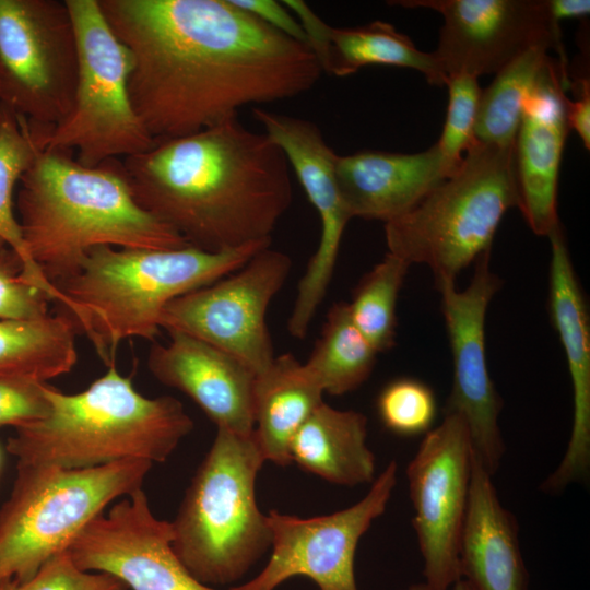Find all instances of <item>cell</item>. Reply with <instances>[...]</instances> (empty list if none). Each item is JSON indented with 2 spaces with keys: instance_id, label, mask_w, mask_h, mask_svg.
Masks as SVG:
<instances>
[{
  "instance_id": "obj_1",
  "label": "cell",
  "mask_w": 590,
  "mask_h": 590,
  "mask_svg": "<svg viewBox=\"0 0 590 590\" xmlns=\"http://www.w3.org/2000/svg\"><path fill=\"white\" fill-rule=\"evenodd\" d=\"M128 48L129 94L154 142L196 133L250 104L309 91L322 70L304 43L231 0H98Z\"/></svg>"
},
{
  "instance_id": "obj_2",
  "label": "cell",
  "mask_w": 590,
  "mask_h": 590,
  "mask_svg": "<svg viewBox=\"0 0 590 590\" xmlns=\"http://www.w3.org/2000/svg\"><path fill=\"white\" fill-rule=\"evenodd\" d=\"M121 160L139 206L206 251L271 240L293 199L282 150L237 116Z\"/></svg>"
},
{
  "instance_id": "obj_3",
  "label": "cell",
  "mask_w": 590,
  "mask_h": 590,
  "mask_svg": "<svg viewBox=\"0 0 590 590\" xmlns=\"http://www.w3.org/2000/svg\"><path fill=\"white\" fill-rule=\"evenodd\" d=\"M19 223L46 279L76 273L97 246L174 249L188 246L133 199L121 158L80 164L72 151L45 149L20 179Z\"/></svg>"
},
{
  "instance_id": "obj_4",
  "label": "cell",
  "mask_w": 590,
  "mask_h": 590,
  "mask_svg": "<svg viewBox=\"0 0 590 590\" xmlns=\"http://www.w3.org/2000/svg\"><path fill=\"white\" fill-rule=\"evenodd\" d=\"M270 244L221 251L190 245L174 249L97 246L86 252L75 274L55 285L61 293L58 314L86 337L109 367L125 340L156 337L169 302L235 272Z\"/></svg>"
},
{
  "instance_id": "obj_5",
  "label": "cell",
  "mask_w": 590,
  "mask_h": 590,
  "mask_svg": "<svg viewBox=\"0 0 590 590\" xmlns=\"http://www.w3.org/2000/svg\"><path fill=\"white\" fill-rule=\"evenodd\" d=\"M45 417L15 428L16 464L87 469L123 460L164 462L193 429L182 403L141 394L116 365L78 393L44 387Z\"/></svg>"
},
{
  "instance_id": "obj_6",
  "label": "cell",
  "mask_w": 590,
  "mask_h": 590,
  "mask_svg": "<svg viewBox=\"0 0 590 590\" xmlns=\"http://www.w3.org/2000/svg\"><path fill=\"white\" fill-rule=\"evenodd\" d=\"M264 462L253 433L216 428L170 521L173 550L198 581L235 582L271 548L268 516L256 500Z\"/></svg>"
},
{
  "instance_id": "obj_7",
  "label": "cell",
  "mask_w": 590,
  "mask_h": 590,
  "mask_svg": "<svg viewBox=\"0 0 590 590\" xmlns=\"http://www.w3.org/2000/svg\"><path fill=\"white\" fill-rule=\"evenodd\" d=\"M514 145L473 142L453 175L403 215L385 223L388 252L426 264L436 286L491 251L504 214L518 204Z\"/></svg>"
},
{
  "instance_id": "obj_8",
  "label": "cell",
  "mask_w": 590,
  "mask_h": 590,
  "mask_svg": "<svg viewBox=\"0 0 590 590\" xmlns=\"http://www.w3.org/2000/svg\"><path fill=\"white\" fill-rule=\"evenodd\" d=\"M152 467L144 460L87 469L16 464L0 508V581L33 577L107 506L142 488Z\"/></svg>"
},
{
  "instance_id": "obj_9",
  "label": "cell",
  "mask_w": 590,
  "mask_h": 590,
  "mask_svg": "<svg viewBox=\"0 0 590 590\" xmlns=\"http://www.w3.org/2000/svg\"><path fill=\"white\" fill-rule=\"evenodd\" d=\"M79 51L74 103L46 149L69 150L88 167L150 150L154 140L129 94L132 59L104 17L98 0H66Z\"/></svg>"
},
{
  "instance_id": "obj_10",
  "label": "cell",
  "mask_w": 590,
  "mask_h": 590,
  "mask_svg": "<svg viewBox=\"0 0 590 590\" xmlns=\"http://www.w3.org/2000/svg\"><path fill=\"white\" fill-rule=\"evenodd\" d=\"M79 51L66 0H0V99L55 128L70 114Z\"/></svg>"
},
{
  "instance_id": "obj_11",
  "label": "cell",
  "mask_w": 590,
  "mask_h": 590,
  "mask_svg": "<svg viewBox=\"0 0 590 590\" xmlns=\"http://www.w3.org/2000/svg\"><path fill=\"white\" fill-rule=\"evenodd\" d=\"M291 267L286 253L263 248L235 272L169 302L160 327L209 343L258 375L275 357L267 312Z\"/></svg>"
},
{
  "instance_id": "obj_12",
  "label": "cell",
  "mask_w": 590,
  "mask_h": 590,
  "mask_svg": "<svg viewBox=\"0 0 590 590\" xmlns=\"http://www.w3.org/2000/svg\"><path fill=\"white\" fill-rule=\"evenodd\" d=\"M472 455L464 420L445 413L441 423L425 433L405 470L427 590H449L461 579L459 550Z\"/></svg>"
},
{
  "instance_id": "obj_13",
  "label": "cell",
  "mask_w": 590,
  "mask_h": 590,
  "mask_svg": "<svg viewBox=\"0 0 590 590\" xmlns=\"http://www.w3.org/2000/svg\"><path fill=\"white\" fill-rule=\"evenodd\" d=\"M397 473V462L391 460L359 502L329 515L300 518L271 510L267 515L272 534L269 562L255 578L229 590H274L297 576L311 579L319 590H358L356 548L386 511Z\"/></svg>"
},
{
  "instance_id": "obj_14",
  "label": "cell",
  "mask_w": 590,
  "mask_h": 590,
  "mask_svg": "<svg viewBox=\"0 0 590 590\" xmlns=\"http://www.w3.org/2000/svg\"><path fill=\"white\" fill-rule=\"evenodd\" d=\"M404 8H425L441 14L444 24L433 51L445 80L448 75L498 72L530 48L556 49L566 63L559 24L546 0H404Z\"/></svg>"
},
{
  "instance_id": "obj_15",
  "label": "cell",
  "mask_w": 590,
  "mask_h": 590,
  "mask_svg": "<svg viewBox=\"0 0 590 590\" xmlns=\"http://www.w3.org/2000/svg\"><path fill=\"white\" fill-rule=\"evenodd\" d=\"M500 284L486 251L475 261L465 290L458 291L455 283L437 286L453 367L445 413L464 420L473 453L491 475L498 471L506 450L498 423L503 400L491 379L485 353V317Z\"/></svg>"
},
{
  "instance_id": "obj_16",
  "label": "cell",
  "mask_w": 590,
  "mask_h": 590,
  "mask_svg": "<svg viewBox=\"0 0 590 590\" xmlns=\"http://www.w3.org/2000/svg\"><path fill=\"white\" fill-rule=\"evenodd\" d=\"M172 541L170 522L155 517L139 488L90 521L67 552L82 570L110 575L128 590H217L188 571Z\"/></svg>"
},
{
  "instance_id": "obj_17",
  "label": "cell",
  "mask_w": 590,
  "mask_h": 590,
  "mask_svg": "<svg viewBox=\"0 0 590 590\" xmlns=\"http://www.w3.org/2000/svg\"><path fill=\"white\" fill-rule=\"evenodd\" d=\"M252 113L262 125L264 134L284 153L320 219L319 244L298 282L287 320L290 334L305 339L327 294L342 236L351 220L338 187V154L312 121L260 108H253Z\"/></svg>"
},
{
  "instance_id": "obj_18",
  "label": "cell",
  "mask_w": 590,
  "mask_h": 590,
  "mask_svg": "<svg viewBox=\"0 0 590 590\" xmlns=\"http://www.w3.org/2000/svg\"><path fill=\"white\" fill-rule=\"evenodd\" d=\"M566 83V64L551 59L524 104L514 143L517 208L540 236H548L559 226L557 186L569 131Z\"/></svg>"
},
{
  "instance_id": "obj_19",
  "label": "cell",
  "mask_w": 590,
  "mask_h": 590,
  "mask_svg": "<svg viewBox=\"0 0 590 590\" xmlns=\"http://www.w3.org/2000/svg\"><path fill=\"white\" fill-rule=\"evenodd\" d=\"M550 314L564 347L573 386V425L567 449L541 489L559 494L588 479L590 468V327L585 297L560 229L548 236Z\"/></svg>"
},
{
  "instance_id": "obj_20",
  "label": "cell",
  "mask_w": 590,
  "mask_h": 590,
  "mask_svg": "<svg viewBox=\"0 0 590 590\" xmlns=\"http://www.w3.org/2000/svg\"><path fill=\"white\" fill-rule=\"evenodd\" d=\"M165 344H154L148 367L163 385L188 396L216 425L240 435L255 428L256 375L238 359L199 339L168 332Z\"/></svg>"
},
{
  "instance_id": "obj_21",
  "label": "cell",
  "mask_w": 590,
  "mask_h": 590,
  "mask_svg": "<svg viewBox=\"0 0 590 590\" xmlns=\"http://www.w3.org/2000/svg\"><path fill=\"white\" fill-rule=\"evenodd\" d=\"M458 168L436 143L418 153L365 151L338 155L335 161L338 187L351 219L385 223L409 212Z\"/></svg>"
},
{
  "instance_id": "obj_22",
  "label": "cell",
  "mask_w": 590,
  "mask_h": 590,
  "mask_svg": "<svg viewBox=\"0 0 590 590\" xmlns=\"http://www.w3.org/2000/svg\"><path fill=\"white\" fill-rule=\"evenodd\" d=\"M492 476L473 453L459 550L461 578L473 590H528L519 526L502 504Z\"/></svg>"
},
{
  "instance_id": "obj_23",
  "label": "cell",
  "mask_w": 590,
  "mask_h": 590,
  "mask_svg": "<svg viewBox=\"0 0 590 590\" xmlns=\"http://www.w3.org/2000/svg\"><path fill=\"white\" fill-rule=\"evenodd\" d=\"M291 461L323 480L353 487L375 480L376 458L367 445V417L322 402L295 434Z\"/></svg>"
},
{
  "instance_id": "obj_24",
  "label": "cell",
  "mask_w": 590,
  "mask_h": 590,
  "mask_svg": "<svg viewBox=\"0 0 590 590\" xmlns=\"http://www.w3.org/2000/svg\"><path fill=\"white\" fill-rule=\"evenodd\" d=\"M323 391L291 353L275 356L256 375L253 435L266 461L287 465L291 442L300 426L323 402Z\"/></svg>"
},
{
  "instance_id": "obj_25",
  "label": "cell",
  "mask_w": 590,
  "mask_h": 590,
  "mask_svg": "<svg viewBox=\"0 0 590 590\" xmlns=\"http://www.w3.org/2000/svg\"><path fill=\"white\" fill-rule=\"evenodd\" d=\"M52 130V127L33 125L0 104V238L16 255L20 278L57 303L61 299L60 291L32 259L13 211L15 185L47 148Z\"/></svg>"
},
{
  "instance_id": "obj_26",
  "label": "cell",
  "mask_w": 590,
  "mask_h": 590,
  "mask_svg": "<svg viewBox=\"0 0 590 590\" xmlns=\"http://www.w3.org/2000/svg\"><path fill=\"white\" fill-rule=\"evenodd\" d=\"M318 62L322 71L335 76L351 75L367 66H393L416 70L430 84L445 85L433 54L421 51L410 37L382 21L354 28L330 26Z\"/></svg>"
},
{
  "instance_id": "obj_27",
  "label": "cell",
  "mask_w": 590,
  "mask_h": 590,
  "mask_svg": "<svg viewBox=\"0 0 590 590\" xmlns=\"http://www.w3.org/2000/svg\"><path fill=\"white\" fill-rule=\"evenodd\" d=\"M75 334L60 314L35 321L0 320V378L47 382L70 373L78 362Z\"/></svg>"
},
{
  "instance_id": "obj_28",
  "label": "cell",
  "mask_w": 590,
  "mask_h": 590,
  "mask_svg": "<svg viewBox=\"0 0 590 590\" xmlns=\"http://www.w3.org/2000/svg\"><path fill=\"white\" fill-rule=\"evenodd\" d=\"M548 50L543 46L528 49L496 72L492 83L481 91L475 142L499 148L514 145L524 104L552 59Z\"/></svg>"
},
{
  "instance_id": "obj_29",
  "label": "cell",
  "mask_w": 590,
  "mask_h": 590,
  "mask_svg": "<svg viewBox=\"0 0 590 590\" xmlns=\"http://www.w3.org/2000/svg\"><path fill=\"white\" fill-rule=\"evenodd\" d=\"M378 352L351 319L347 303H334L319 339L304 363L323 393L342 396L370 376Z\"/></svg>"
},
{
  "instance_id": "obj_30",
  "label": "cell",
  "mask_w": 590,
  "mask_h": 590,
  "mask_svg": "<svg viewBox=\"0 0 590 590\" xmlns=\"http://www.w3.org/2000/svg\"><path fill=\"white\" fill-rule=\"evenodd\" d=\"M409 268L408 262L387 252L347 303L352 321L378 353L394 345L397 300Z\"/></svg>"
},
{
  "instance_id": "obj_31",
  "label": "cell",
  "mask_w": 590,
  "mask_h": 590,
  "mask_svg": "<svg viewBox=\"0 0 590 590\" xmlns=\"http://www.w3.org/2000/svg\"><path fill=\"white\" fill-rule=\"evenodd\" d=\"M377 411L384 426L400 436L427 433L436 416L433 390L422 381L401 378L379 393Z\"/></svg>"
},
{
  "instance_id": "obj_32",
  "label": "cell",
  "mask_w": 590,
  "mask_h": 590,
  "mask_svg": "<svg viewBox=\"0 0 590 590\" xmlns=\"http://www.w3.org/2000/svg\"><path fill=\"white\" fill-rule=\"evenodd\" d=\"M445 85L448 87L449 103L444 129L436 145L451 165L459 167L474 142V125L482 90L477 78L467 73L448 75Z\"/></svg>"
},
{
  "instance_id": "obj_33",
  "label": "cell",
  "mask_w": 590,
  "mask_h": 590,
  "mask_svg": "<svg viewBox=\"0 0 590 590\" xmlns=\"http://www.w3.org/2000/svg\"><path fill=\"white\" fill-rule=\"evenodd\" d=\"M0 590H128L117 578L79 568L67 550L49 559L30 579L0 581Z\"/></svg>"
},
{
  "instance_id": "obj_34",
  "label": "cell",
  "mask_w": 590,
  "mask_h": 590,
  "mask_svg": "<svg viewBox=\"0 0 590 590\" xmlns=\"http://www.w3.org/2000/svg\"><path fill=\"white\" fill-rule=\"evenodd\" d=\"M21 266L9 248L0 249V320L35 321L49 316L51 299L20 278Z\"/></svg>"
},
{
  "instance_id": "obj_35",
  "label": "cell",
  "mask_w": 590,
  "mask_h": 590,
  "mask_svg": "<svg viewBox=\"0 0 590 590\" xmlns=\"http://www.w3.org/2000/svg\"><path fill=\"white\" fill-rule=\"evenodd\" d=\"M45 384L27 378H0V427L16 428L45 417L48 412Z\"/></svg>"
},
{
  "instance_id": "obj_36",
  "label": "cell",
  "mask_w": 590,
  "mask_h": 590,
  "mask_svg": "<svg viewBox=\"0 0 590 590\" xmlns=\"http://www.w3.org/2000/svg\"><path fill=\"white\" fill-rule=\"evenodd\" d=\"M231 2L273 30L306 44V37L299 22L282 2L273 0H231Z\"/></svg>"
},
{
  "instance_id": "obj_37",
  "label": "cell",
  "mask_w": 590,
  "mask_h": 590,
  "mask_svg": "<svg viewBox=\"0 0 590 590\" xmlns=\"http://www.w3.org/2000/svg\"><path fill=\"white\" fill-rule=\"evenodd\" d=\"M578 95L574 101L567 98L566 111L569 129L580 137L585 148H590V83L586 78L578 81Z\"/></svg>"
},
{
  "instance_id": "obj_38",
  "label": "cell",
  "mask_w": 590,
  "mask_h": 590,
  "mask_svg": "<svg viewBox=\"0 0 590 590\" xmlns=\"http://www.w3.org/2000/svg\"><path fill=\"white\" fill-rule=\"evenodd\" d=\"M546 4L557 24L562 19L586 16L590 12L589 0H546Z\"/></svg>"
},
{
  "instance_id": "obj_39",
  "label": "cell",
  "mask_w": 590,
  "mask_h": 590,
  "mask_svg": "<svg viewBox=\"0 0 590 590\" xmlns=\"http://www.w3.org/2000/svg\"><path fill=\"white\" fill-rule=\"evenodd\" d=\"M452 590H473V588L468 581L461 578L452 586Z\"/></svg>"
},
{
  "instance_id": "obj_40",
  "label": "cell",
  "mask_w": 590,
  "mask_h": 590,
  "mask_svg": "<svg viewBox=\"0 0 590 590\" xmlns=\"http://www.w3.org/2000/svg\"><path fill=\"white\" fill-rule=\"evenodd\" d=\"M406 590H427V588H426V585L422 582V583L411 585Z\"/></svg>"
},
{
  "instance_id": "obj_41",
  "label": "cell",
  "mask_w": 590,
  "mask_h": 590,
  "mask_svg": "<svg viewBox=\"0 0 590 590\" xmlns=\"http://www.w3.org/2000/svg\"><path fill=\"white\" fill-rule=\"evenodd\" d=\"M7 245L3 243V240L0 238V249L5 247Z\"/></svg>"
},
{
  "instance_id": "obj_42",
  "label": "cell",
  "mask_w": 590,
  "mask_h": 590,
  "mask_svg": "<svg viewBox=\"0 0 590 590\" xmlns=\"http://www.w3.org/2000/svg\"><path fill=\"white\" fill-rule=\"evenodd\" d=\"M0 464H1V450H0Z\"/></svg>"
},
{
  "instance_id": "obj_43",
  "label": "cell",
  "mask_w": 590,
  "mask_h": 590,
  "mask_svg": "<svg viewBox=\"0 0 590 590\" xmlns=\"http://www.w3.org/2000/svg\"><path fill=\"white\" fill-rule=\"evenodd\" d=\"M0 104H1V99H0Z\"/></svg>"
}]
</instances>
